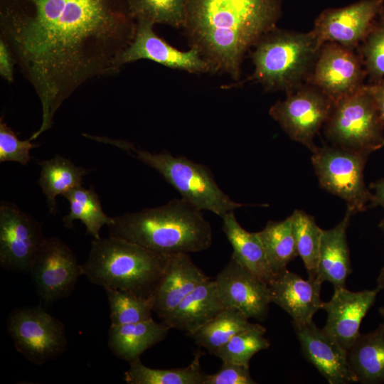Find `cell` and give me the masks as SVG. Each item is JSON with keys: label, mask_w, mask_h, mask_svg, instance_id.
Returning a JSON list of instances; mask_svg holds the SVG:
<instances>
[{"label": "cell", "mask_w": 384, "mask_h": 384, "mask_svg": "<svg viewBox=\"0 0 384 384\" xmlns=\"http://www.w3.org/2000/svg\"><path fill=\"white\" fill-rule=\"evenodd\" d=\"M41 224L15 203L0 204V265L11 271L29 272L44 242Z\"/></svg>", "instance_id": "cell-12"}, {"label": "cell", "mask_w": 384, "mask_h": 384, "mask_svg": "<svg viewBox=\"0 0 384 384\" xmlns=\"http://www.w3.org/2000/svg\"><path fill=\"white\" fill-rule=\"evenodd\" d=\"M7 329L16 350L33 364H43L66 350L63 324L41 306L14 310Z\"/></svg>", "instance_id": "cell-9"}, {"label": "cell", "mask_w": 384, "mask_h": 384, "mask_svg": "<svg viewBox=\"0 0 384 384\" xmlns=\"http://www.w3.org/2000/svg\"><path fill=\"white\" fill-rule=\"evenodd\" d=\"M333 104L320 89L307 83L287 92L284 100L272 105L269 114L292 140L313 152L317 147L314 137L326 124Z\"/></svg>", "instance_id": "cell-10"}, {"label": "cell", "mask_w": 384, "mask_h": 384, "mask_svg": "<svg viewBox=\"0 0 384 384\" xmlns=\"http://www.w3.org/2000/svg\"><path fill=\"white\" fill-rule=\"evenodd\" d=\"M134 36L119 57V69L127 63L149 60L165 67L191 73L213 72L210 65L195 48L181 51L160 38L154 23L144 19L136 20Z\"/></svg>", "instance_id": "cell-15"}, {"label": "cell", "mask_w": 384, "mask_h": 384, "mask_svg": "<svg viewBox=\"0 0 384 384\" xmlns=\"http://www.w3.org/2000/svg\"><path fill=\"white\" fill-rule=\"evenodd\" d=\"M379 228L382 230V231L384 233V218L380 221V224H379Z\"/></svg>", "instance_id": "cell-43"}, {"label": "cell", "mask_w": 384, "mask_h": 384, "mask_svg": "<svg viewBox=\"0 0 384 384\" xmlns=\"http://www.w3.org/2000/svg\"><path fill=\"white\" fill-rule=\"evenodd\" d=\"M383 10V0H361L344 7L325 9L311 30L318 50L326 43L353 49L364 40Z\"/></svg>", "instance_id": "cell-14"}, {"label": "cell", "mask_w": 384, "mask_h": 384, "mask_svg": "<svg viewBox=\"0 0 384 384\" xmlns=\"http://www.w3.org/2000/svg\"><path fill=\"white\" fill-rule=\"evenodd\" d=\"M280 15V0H186L183 28L214 73L239 80L245 53Z\"/></svg>", "instance_id": "cell-2"}, {"label": "cell", "mask_w": 384, "mask_h": 384, "mask_svg": "<svg viewBox=\"0 0 384 384\" xmlns=\"http://www.w3.org/2000/svg\"><path fill=\"white\" fill-rule=\"evenodd\" d=\"M333 145L370 154L384 146V123L368 85L334 101L324 126Z\"/></svg>", "instance_id": "cell-7"}, {"label": "cell", "mask_w": 384, "mask_h": 384, "mask_svg": "<svg viewBox=\"0 0 384 384\" xmlns=\"http://www.w3.org/2000/svg\"><path fill=\"white\" fill-rule=\"evenodd\" d=\"M222 218L223 230L233 250L232 257L258 279L269 285L274 274L257 233L245 230L237 220L234 211L226 213Z\"/></svg>", "instance_id": "cell-24"}, {"label": "cell", "mask_w": 384, "mask_h": 384, "mask_svg": "<svg viewBox=\"0 0 384 384\" xmlns=\"http://www.w3.org/2000/svg\"><path fill=\"white\" fill-rule=\"evenodd\" d=\"M292 230L298 255L302 258L309 279H316L319 257L322 229L312 215L301 210L291 215Z\"/></svg>", "instance_id": "cell-31"}, {"label": "cell", "mask_w": 384, "mask_h": 384, "mask_svg": "<svg viewBox=\"0 0 384 384\" xmlns=\"http://www.w3.org/2000/svg\"><path fill=\"white\" fill-rule=\"evenodd\" d=\"M225 309L215 279L200 283L162 321L188 336L206 325Z\"/></svg>", "instance_id": "cell-21"}, {"label": "cell", "mask_w": 384, "mask_h": 384, "mask_svg": "<svg viewBox=\"0 0 384 384\" xmlns=\"http://www.w3.org/2000/svg\"><path fill=\"white\" fill-rule=\"evenodd\" d=\"M170 329L163 321L158 323L153 319L118 326L111 324L108 347L116 357L129 363L163 341Z\"/></svg>", "instance_id": "cell-23"}, {"label": "cell", "mask_w": 384, "mask_h": 384, "mask_svg": "<svg viewBox=\"0 0 384 384\" xmlns=\"http://www.w3.org/2000/svg\"><path fill=\"white\" fill-rule=\"evenodd\" d=\"M380 291L378 287L360 292L341 287L334 289L331 299L324 302L322 309L327 312V320L323 329L347 351L361 334V323Z\"/></svg>", "instance_id": "cell-18"}, {"label": "cell", "mask_w": 384, "mask_h": 384, "mask_svg": "<svg viewBox=\"0 0 384 384\" xmlns=\"http://www.w3.org/2000/svg\"><path fill=\"white\" fill-rule=\"evenodd\" d=\"M112 325L137 323L152 319L154 298H145L119 289H105Z\"/></svg>", "instance_id": "cell-32"}, {"label": "cell", "mask_w": 384, "mask_h": 384, "mask_svg": "<svg viewBox=\"0 0 384 384\" xmlns=\"http://www.w3.org/2000/svg\"><path fill=\"white\" fill-rule=\"evenodd\" d=\"M255 66L250 80L267 91L289 92L306 78L318 53L312 31L297 33L274 28L254 46Z\"/></svg>", "instance_id": "cell-6"}, {"label": "cell", "mask_w": 384, "mask_h": 384, "mask_svg": "<svg viewBox=\"0 0 384 384\" xmlns=\"http://www.w3.org/2000/svg\"><path fill=\"white\" fill-rule=\"evenodd\" d=\"M84 137L110 144L127 151L144 164L158 171L185 199L201 210H209L223 217L235 209L249 206L233 201L217 184L210 170L205 165L168 151L151 153L138 149L127 141L107 137Z\"/></svg>", "instance_id": "cell-5"}, {"label": "cell", "mask_w": 384, "mask_h": 384, "mask_svg": "<svg viewBox=\"0 0 384 384\" xmlns=\"http://www.w3.org/2000/svg\"><path fill=\"white\" fill-rule=\"evenodd\" d=\"M201 356L198 351L189 366L172 369L149 368L138 358L129 362L124 379L128 384H204L207 374L200 366Z\"/></svg>", "instance_id": "cell-29"}, {"label": "cell", "mask_w": 384, "mask_h": 384, "mask_svg": "<svg viewBox=\"0 0 384 384\" xmlns=\"http://www.w3.org/2000/svg\"><path fill=\"white\" fill-rule=\"evenodd\" d=\"M363 41L361 52L366 73L374 82L384 79V10Z\"/></svg>", "instance_id": "cell-35"}, {"label": "cell", "mask_w": 384, "mask_h": 384, "mask_svg": "<svg viewBox=\"0 0 384 384\" xmlns=\"http://www.w3.org/2000/svg\"><path fill=\"white\" fill-rule=\"evenodd\" d=\"M240 311L233 307L225 308L206 325L188 335L210 353L217 351L235 335L264 326L252 324Z\"/></svg>", "instance_id": "cell-27"}, {"label": "cell", "mask_w": 384, "mask_h": 384, "mask_svg": "<svg viewBox=\"0 0 384 384\" xmlns=\"http://www.w3.org/2000/svg\"><path fill=\"white\" fill-rule=\"evenodd\" d=\"M41 167L38 185L46 197L48 212L55 215L58 212L56 197L70 190L82 186L83 177L90 170L77 166L70 159L56 154L48 160L39 161Z\"/></svg>", "instance_id": "cell-26"}, {"label": "cell", "mask_w": 384, "mask_h": 384, "mask_svg": "<svg viewBox=\"0 0 384 384\" xmlns=\"http://www.w3.org/2000/svg\"><path fill=\"white\" fill-rule=\"evenodd\" d=\"M109 236L136 243L153 252L172 255L208 249L213 233L202 210L183 198L156 208L112 217Z\"/></svg>", "instance_id": "cell-3"}, {"label": "cell", "mask_w": 384, "mask_h": 384, "mask_svg": "<svg viewBox=\"0 0 384 384\" xmlns=\"http://www.w3.org/2000/svg\"><path fill=\"white\" fill-rule=\"evenodd\" d=\"M137 21L128 0H0V38L10 48L42 108L39 129L79 87L120 69Z\"/></svg>", "instance_id": "cell-1"}, {"label": "cell", "mask_w": 384, "mask_h": 384, "mask_svg": "<svg viewBox=\"0 0 384 384\" xmlns=\"http://www.w3.org/2000/svg\"><path fill=\"white\" fill-rule=\"evenodd\" d=\"M38 145L30 139H19L12 129L1 117L0 119V162L15 161L27 165L31 160L30 150Z\"/></svg>", "instance_id": "cell-36"}, {"label": "cell", "mask_w": 384, "mask_h": 384, "mask_svg": "<svg viewBox=\"0 0 384 384\" xmlns=\"http://www.w3.org/2000/svg\"><path fill=\"white\" fill-rule=\"evenodd\" d=\"M208 279L189 253L170 255L154 295V311L163 320L200 283Z\"/></svg>", "instance_id": "cell-20"}, {"label": "cell", "mask_w": 384, "mask_h": 384, "mask_svg": "<svg viewBox=\"0 0 384 384\" xmlns=\"http://www.w3.org/2000/svg\"><path fill=\"white\" fill-rule=\"evenodd\" d=\"M352 213L346 210L344 217L335 227L323 230L316 279L331 282L334 289L345 287L351 273L346 230Z\"/></svg>", "instance_id": "cell-22"}, {"label": "cell", "mask_w": 384, "mask_h": 384, "mask_svg": "<svg viewBox=\"0 0 384 384\" xmlns=\"http://www.w3.org/2000/svg\"><path fill=\"white\" fill-rule=\"evenodd\" d=\"M265 327L254 329L233 336L215 353L223 362L249 366L252 357L257 352L270 347V341L264 337Z\"/></svg>", "instance_id": "cell-34"}, {"label": "cell", "mask_w": 384, "mask_h": 384, "mask_svg": "<svg viewBox=\"0 0 384 384\" xmlns=\"http://www.w3.org/2000/svg\"><path fill=\"white\" fill-rule=\"evenodd\" d=\"M132 16L155 23L183 28L186 0H128Z\"/></svg>", "instance_id": "cell-33"}, {"label": "cell", "mask_w": 384, "mask_h": 384, "mask_svg": "<svg viewBox=\"0 0 384 384\" xmlns=\"http://www.w3.org/2000/svg\"><path fill=\"white\" fill-rule=\"evenodd\" d=\"M377 287H378L380 290H384V265L381 268L380 274L377 279Z\"/></svg>", "instance_id": "cell-41"}, {"label": "cell", "mask_w": 384, "mask_h": 384, "mask_svg": "<svg viewBox=\"0 0 384 384\" xmlns=\"http://www.w3.org/2000/svg\"><path fill=\"white\" fill-rule=\"evenodd\" d=\"M370 188L374 191L369 208L381 206L384 208V178L370 184Z\"/></svg>", "instance_id": "cell-40"}, {"label": "cell", "mask_w": 384, "mask_h": 384, "mask_svg": "<svg viewBox=\"0 0 384 384\" xmlns=\"http://www.w3.org/2000/svg\"><path fill=\"white\" fill-rule=\"evenodd\" d=\"M252 378L249 366L223 362L215 373L206 375L204 384H255Z\"/></svg>", "instance_id": "cell-37"}, {"label": "cell", "mask_w": 384, "mask_h": 384, "mask_svg": "<svg viewBox=\"0 0 384 384\" xmlns=\"http://www.w3.org/2000/svg\"><path fill=\"white\" fill-rule=\"evenodd\" d=\"M170 255L149 250L128 240L109 236L94 238L83 275L93 284L154 298Z\"/></svg>", "instance_id": "cell-4"}, {"label": "cell", "mask_w": 384, "mask_h": 384, "mask_svg": "<svg viewBox=\"0 0 384 384\" xmlns=\"http://www.w3.org/2000/svg\"><path fill=\"white\" fill-rule=\"evenodd\" d=\"M257 233L274 274L286 270L287 265L298 256L291 215L280 221H268Z\"/></svg>", "instance_id": "cell-30"}, {"label": "cell", "mask_w": 384, "mask_h": 384, "mask_svg": "<svg viewBox=\"0 0 384 384\" xmlns=\"http://www.w3.org/2000/svg\"><path fill=\"white\" fill-rule=\"evenodd\" d=\"M225 308L233 307L247 319L264 321L272 303L269 286L240 265L232 256L215 279Z\"/></svg>", "instance_id": "cell-16"}, {"label": "cell", "mask_w": 384, "mask_h": 384, "mask_svg": "<svg viewBox=\"0 0 384 384\" xmlns=\"http://www.w3.org/2000/svg\"><path fill=\"white\" fill-rule=\"evenodd\" d=\"M69 202L70 211L62 221L67 228H73V221L80 220L86 228V233L97 239L104 225L112 222L103 211L99 196L94 187L86 188L82 186L75 187L63 195Z\"/></svg>", "instance_id": "cell-28"}, {"label": "cell", "mask_w": 384, "mask_h": 384, "mask_svg": "<svg viewBox=\"0 0 384 384\" xmlns=\"http://www.w3.org/2000/svg\"><path fill=\"white\" fill-rule=\"evenodd\" d=\"M305 359L330 384L358 383L348 361V351L313 321L293 324Z\"/></svg>", "instance_id": "cell-17"}, {"label": "cell", "mask_w": 384, "mask_h": 384, "mask_svg": "<svg viewBox=\"0 0 384 384\" xmlns=\"http://www.w3.org/2000/svg\"><path fill=\"white\" fill-rule=\"evenodd\" d=\"M364 76L361 58L352 48L326 43L319 50L306 80L335 101L364 85Z\"/></svg>", "instance_id": "cell-13"}, {"label": "cell", "mask_w": 384, "mask_h": 384, "mask_svg": "<svg viewBox=\"0 0 384 384\" xmlns=\"http://www.w3.org/2000/svg\"><path fill=\"white\" fill-rule=\"evenodd\" d=\"M379 313H380V314L381 315V316L383 319V322L382 324H383V325L384 326V307H380L379 309Z\"/></svg>", "instance_id": "cell-42"}, {"label": "cell", "mask_w": 384, "mask_h": 384, "mask_svg": "<svg viewBox=\"0 0 384 384\" xmlns=\"http://www.w3.org/2000/svg\"><path fill=\"white\" fill-rule=\"evenodd\" d=\"M350 367L358 383H384V326L360 334L348 351Z\"/></svg>", "instance_id": "cell-25"}, {"label": "cell", "mask_w": 384, "mask_h": 384, "mask_svg": "<svg viewBox=\"0 0 384 384\" xmlns=\"http://www.w3.org/2000/svg\"><path fill=\"white\" fill-rule=\"evenodd\" d=\"M311 162L322 188L343 199L353 215L369 208L373 194L364 181L370 154L323 146L312 152Z\"/></svg>", "instance_id": "cell-8"}, {"label": "cell", "mask_w": 384, "mask_h": 384, "mask_svg": "<svg viewBox=\"0 0 384 384\" xmlns=\"http://www.w3.org/2000/svg\"><path fill=\"white\" fill-rule=\"evenodd\" d=\"M15 64L16 63L10 48L0 38V75L8 82H13L14 80Z\"/></svg>", "instance_id": "cell-38"}, {"label": "cell", "mask_w": 384, "mask_h": 384, "mask_svg": "<svg viewBox=\"0 0 384 384\" xmlns=\"http://www.w3.org/2000/svg\"><path fill=\"white\" fill-rule=\"evenodd\" d=\"M384 123V79L368 85Z\"/></svg>", "instance_id": "cell-39"}, {"label": "cell", "mask_w": 384, "mask_h": 384, "mask_svg": "<svg viewBox=\"0 0 384 384\" xmlns=\"http://www.w3.org/2000/svg\"><path fill=\"white\" fill-rule=\"evenodd\" d=\"M321 284L316 279L306 280L286 269L274 274L268 286L272 302L284 310L293 324H298L311 321L315 313L322 309Z\"/></svg>", "instance_id": "cell-19"}, {"label": "cell", "mask_w": 384, "mask_h": 384, "mask_svg": "<svg viewBox=\"0 0 384 384\" xmlns=\"http://www.w3.org/2000/svg\"><path fill=\"white\" fill-rule=\"evenodd\" d=\"M29 272L39 297L46 303L68 297L83 274L75 254L57 237L45 239Z\"/></svg>", "instance_id": "cell-11"}]
</instances>
